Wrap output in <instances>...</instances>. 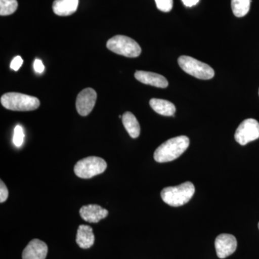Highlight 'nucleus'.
Masks as SVG:
<instances>
[{
	"label": "nucleus",
	"mask_w": 259,
	"mask_h": 259,
	"mask_svg": "<svg viewBox=\"0 0 259 259\" xmlns=\"http://www.w3.org/2000/svg\"><path fill=\"white\" fill-rule=\"evenodd\" d=\"M149 104L151 108L159 115L175 117L176 107L172 102L161 99L153 98L150 100Z\"/></svg>",
	"instance_id": "15"
},
{
	"label": "nucleus",
	"mask_w": 259,
	"mask_h": 259,
	"mask_svg": "<svg viewBox=\"0 0 259 259\" xmlns=\"http://www.w3.org/2000/svg\"><path fill=\"white\" fill-rule=\"evenodd\" d=\"M250 7V0H231L233 14L237 18H242L248 14Z\"/></svg>",
	"instance_id": "17"
},
{
	"label": "nucleus",
	"mask_w": 259,
	"mask_h": 259,
	"mask_svg": "<svg viewBox=\"0 0 259 259\" xmlns=\"http://www.w3.org/2000/svg\"><path fill=\"white\" fill-rule=\"evenodd\" d=\"M17 0H0V15L6 16L13 14L18 9Z\"/></svg>",
	"instance_id": "18"
},
{
	"label": "nucleus",
	"mask_w": 259,
	"mask_h": 259,
	"mask_svg": "<svg viewBox=\"0 0 259 259\" xmlns=\"http://www.w3.org/2000/svg\"><path fill=\"white\" fill-rule=\"evenodd\" d=\"M48 250H49L48 245L45 242L38 239H33L25 247L22 258L23 259H46Z\"/></svg>",
	"instance_id": "10"
},
{
	"label": "nucleus",
	"mask_w": 259,
	"mask_h": 259,
	"mask_svg": "<svg viewBox=\"0 0 259 259\" xmlns=\"http://www.w3.org/2000/svg\"><path fill=\"white\" fill-rule=\"evenodd\" d=\"M107 48L118 54L128 58H136L141 55V48L134 39L125 35H115L107 42Z\"/></svg>",
	"instance_id": "4"
},
{
	"label": "nucleus",
	"mask_w": 259,
	"mask_h": 259,
	"mask_svg": "<svg viewBox=\"0 0 259 259\" xmlns=\"http://www.w3.org/2000/svg\"><path fill=\"white\" fill-rule=\"evenodd\" d=\"M107 162L97 156H89L76 163L74 171L75 175L81 179H90L101 175L106 170Z\"/></svg>",
	"instance_id": "5"
},
{
	"label": "nucleus",
	"mask_w": 259,
	"mask_h": 259,
	"mask_svg": "<svg viewBox=\"0 0 259 259\" xmlns=\"http://www.w3.org/2000/svg\"><path fill=\"white\" fill-rule=\"evenodd\" d=\"M182 1L185 6L191 8V7L194 6V5H197V3H199V0H182Z\"/></svg>",
	"instance_id": "24"
},
{
	"label": "nucleus",
	"mask_w": 259,
	"mask_h": 259,
	"mask_svg": "<svg viewBox=\"0 0 259 259\" xmlns=\"http://www.w3.org/2000/svg\"><path fill=\"white\" fill-rule=\"evenodd\" d=\"M258 229H259V223H258Z\"/></svg>",
	"instance_id": "25"
},
{
	"label": "nucleus",
	"mask_w": 259,
	"mask_h": 259,
	"mask_svg": "<svg viewBox=\"0 0 259 259\" xmlns=\"http://www.w3.org/2000/svg\"><path fill=\"white\" fill-rule=\"evenodd\" d=\"M23 64V60L21 56H18L15 57L14 59H13V61H12L11 64H10V68L14 70V71H17L21 67Z\"/></svg>",
	"instance_id": "22"
},
{
	"label": "nucleus",
	"mask_w": 259,
	"mask_h": 259,
	"mask_svg": "<svg viewBox=\"0 0 259 259\" xmlns=\"http://www.w3.org/2000/svg\"><path fill=\"white\" fill-rule=\"evenodd\" d=\"M79 2V0H55L53 4V10L59 16H69L77 10Z\"/></svg>",
	"instance_id": "14"
},
{
	"label": "nucleus",
	"mask_w": 259,
	"mask_h": 259,
	"mask_svg": "<svg viewBox=\"0 0 259 259\" xmlns=\"http://www.w3.org/2000/svg\"><path fill=\"white\" fill-rule=\"evenodd\" d=\"M195 192V187L190 182H185L176 187H168L161 192L162 200L171 207H180L188 203Z\"/></svg>",
	"instance_id": "2"
},
{
	"label": "nucleus",
	"mask_w": 259,
	"mask_h": 259,
	"mask_svg": "<svg viewBox=\"0 0 259 259\" xmlns=\"http://www.w3.org/2000/svg\"><path fill=\"white\" fill-rule=\"evenodd\" d=\"M190 146V139L185 136H177L168 140L158 146L153 158L158 163H166L180 157Z\"/></svg>",
	"instance_id": "1"
},
{
	"label": "nucleus",
	"mask_w": 259,
	"mask_h": 259,
	"mask_svg": "<svg viewBox=\"0 0 259 259\" xmlns=\"http://www.w3.org/2000/svg\"><path fill=\"white\" fill-rule=\"evenodd\" d=\"M97 93L92 88L80 92L76 101V110L81 116H88L93 111L97 101Z\"/></svg>",
	"instance_id": "8"
},
{
	"label": "nucleus",
	"mask_w": 259,
	"mask_h": 259,
	"mask_svg": "<svg viewBox=\"0 0 259 259\" xmlns=\"http://www.w3.org/2000/svg\"><path fill=\"white\" fill-rule=\"evenodd\" d=\"M5 108L13 111H32L40 107V100L35 97L18 93H8L1 97Z\"/></svg>",
	"instance_id": "3"
},
{
	"label": "nucleus",
	"mask_w": 259,
	"mask_h": 259,
	"mask_svg": "<svg viewBox=\"0 0 259 259\" xmlns=\"http://www.w3.org/2000/svg\"><path fill=\"white\" fill-rule=\"evenodd\" d=\"M79 214L86 222L97 223L107 217L108 211L97 204H89L81 207Z\"/></svg>",
	"instance_id": "11"
},
{
	"label": "nucleus",
	"mask_w": 259,
	"mask_h": 259,
	"mask_svg": "<svg viewBox=\"0 0 259 259\" xmlns=\"http://www.w3.org/2000/svg\"><path fill=\"white\" fill-rule=\"evenodd\" d=\"M33 66L34 69L38 74H41V73L44 72V69H45V66H44L42 61L40 60V59H35V61H34Z\"/></svg>",
	"instance_id": "23"
},
{
	"label": "nucleus",
	"mask_w": 259,
	"mask_h": 259,
	"mask_svg": "<svg viewBox=\"0 0 259 259\" xmlns=\"http://www.w3.org/2000/svg\"><path fill=\"white\" fill-rule=\"evenodd\" d=\"M258 95H259V90H258Z\"/></svg>",
	"instance_id": "26"
},
{
	"label": "nucleus",
	"mask_w": 259,
	"mask_h": 259,
	"mask_svg": "<svg viewBox=\"0 0 259 259\" xmlns=\"http://www.w3.org/2000/svg\"><path fill=\"white\" fill-rule=\"evenodd\" d=\"M158 10L164 13H168L173 8V0H155Z\"/></svg>",
	"instance_id": "20"
},
{
	"label": "nucleus",
	"mask_w": 259,
	"mask_h": 259,
	"mask_svg": "<svg viewBox=\"0 0 259 259\" xmlns=\"http://www.w3.org/2000/svg\"><path fill=\"white\" fill-rule=\"evenodd\" d=\"M214 245L218 258H226L236 251L237 240L233 235L223 233L216 238Z\"/></svg>",
	"instance_id": "9"
},
{
	"label": "nucleus",
	"mask_w": 259,
	"mask_h": 259,
	"mask_svg": "<svg viewBox=\"0 0 259 259\" xmlns=\"http://www.w3.org/2000/svg\"><path fill=\"white\" fill-rule=\"evenodd\" d=\"M178 63L183 71L197 79L207 80L214 77V71L212 67L190 56H180Z\"/></svg>",
	"instance_id": "6"
},
{
	"label": "nucleus",
	"mask_w": 259,
	"mask_h": 259,
	"mask_svg": "<svg viewBox=\"0 0 259 259\" xmlns=\"http://www.w3.org/2000/svg\"><path fill=\"white\" fill-rule=\"evenodd\" d=\"M25 139V134L21 125H18L15 127L13 143L17 147H21Z\"/></svg>",
	"instance_id": "19"
},
{
	"label": "nucleus",
	"mask_w": 259,
	"mask_h": 259,
	"mask_svg": "<svg viewBox=\"0 0 259 259\" xmlns=\"http://www.w3.org/2000/svg\"><path fill=\"white\" fill-rule=\"evenodd\" d=\"M122 122L130 136L137 139L141 134V127L139 121L131 112H126L122 115Z\"/></svg>",
	"instance_id": "16"
},
{
	"label": "nucleus",
	"mask_w": 259,
	"mask_h": 259,
	"mask_svg": "<svg viewBox=\"0 0 259 259\" xmlns=\"http://www.w3.org/2000/svg\"><path fill=\"white\" fill-rule=\"evenodd\" d=\"M9 192L3 180L0 181V202L3 203L8 198Z\"/></svg>",
	"instance_id": "21"
},
{
	"label": "nucleus",
	"mask_w": 259,
	"mask_h": 259,
	"mask_svg": "<svg viewBox=\"0 0 259 259\" xmlns=\"http://www.w3.org/2000/svg\"><path fill=\"white\" fill-rule=\"evenodd\" d=\"M95 237L93 228L90 226L80 225L76 234V243L81 248L88 249L91 248L95 243Z\"/></svg>",
	"instance_id": "13"
},
{
	"label": "nucleus",
	"mask_w": 259,
	"mask_h": 259,
	"mask_svg": "<svg viewBox=\"0 0 259 259\" xmlns=\"http://www.w3.org/2000/svg\"><path fill=\"white\" fill-rule=\"evenodd\" d=\"M259 139V122L254 119H246L240 124L235 134V139L241 146Z\"/></svg>",
	"instance_id": "7"
},
{
	"label": "nucleus",
	"mask_w": 259,
	"mask_h": 259,
	"mask_svg": "<svg viewBox=\"0 0 259 259\" xmlns=\"http://www.w3.org/2000/svg\"><path fill=\"white\" fill-rule=\"evenodd\" d=\"M135 77L140 82L151 85L158 88H166L168 82L164 76L149 71H137L135 73Z\"/></svg>",
	"instance_id": "12"
}]
</instances>
